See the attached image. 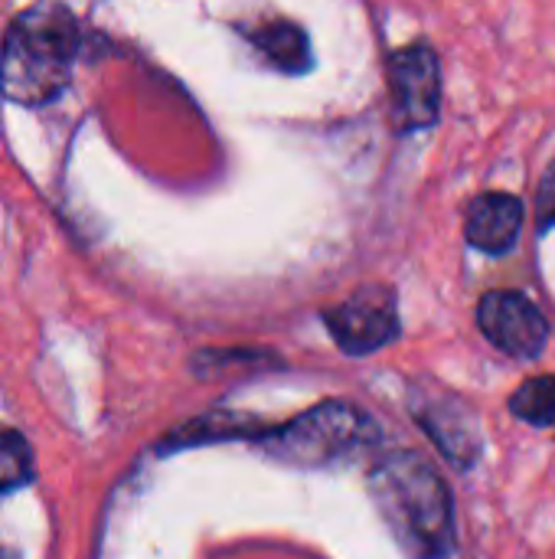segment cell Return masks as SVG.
<instances>
[{
	"label": "cell",
	"instance_id": "cell-1",
	"mask_svg": "<svg viewBox=\"0 0 555 559\" xmlns=\"http://www.w3.org/2000/svg\"><path fill=\"white\" fill-rule=\"evenodd\" d=\"M82 49L75 13L62 0H36L20 10L0 43V95L23 108L59 98Z\"/></svg>",
	"mask_w": 555,
	"mask_h": 559
},
{
	"label": "cell",
	"instance_id": "cell-2",
	"mask_svg": "<svg viewBox=\"0 0 555 559\" xmlns=\"http://www.w3.org/2000/svg\"><path fill=\"white\" fill-rule=\"evenodd\" d=\"M370 498L412 559H445L455 550L451 491L429 459L415 452L383 455L370 472Z\"/></svg>",
	"mask_w": 555,
	"mask_h": 559
},
{
	"label": "cell",
	"instance_id": "cell-3",
	"mask_svg": "<svg viewBox=\"0 0 555 559\" xmlns=\"http://www.w3.org/2000/svg\"><path fill=\"white\" fill-rule=\"evenodd\" d=\"M370 442H376L373 419L350 403L330 400L285 426H268V432L255 445H262L278 462L298 468H321L370 449Z\"/></svg>",
	"mask_w": 555,
	"mask_h": 559
},
{
	"label": "cell",
	"instance_id": "cell-4",
	"mask_svg": "<svg viewBox=\"0 0 555 559\" xmlns=\"http://www.w3.org/2000/svg\"><path fill=\"white\" fill-rule=\"evenodd\" d=\"M334 344L350 357H366L399 337V301L386 285H363L347 301L324 308Z\"/></svg>",
	"mask_w": 555,
	"mask_h": 559
},
{
	"label": "cell",
	"instance_id": "cell-5",
	"mask_svg": "<svg viewBox=\"0 0 555 559\" xmlns=\"http://www.w3.org/2000/svg\"><path fill=\"white\" fill-rule=\"evenodd\" d=\"M396 124L402 131H419L438 121L442 105V66L429 43L396 49L389 56Z\"/></svg>",
	"mask_w": 555,
	"mask_h": 559
},
{
	"label": "cell",
	"instance_id": "cell-6",
	"mask_svg": "<svg viewBox=\"0 0 555 559\" xmlns=\"http://www.w3.org/2000/svg\"><path fill=\"white\" fill-rule=\"evenodd\" d=\"M478 324L484 337L517 360H533L550 341L543 311L520 292H487L478 305Z\"/></svg>",
	"mask_w": 555,
	"mask_h": 559
},
{
	"label": "cell",
	"instance_id": "cell-7",
	"mask_svg": "<svg viewBox=\"0 0 555 559\" xmlns=\"http://www.w3.org/2000/svg\"><path fill=\"white\" fill-rule=\"evenodd\" d=\"M523 229V203L514 193H481L471 200L468 206V223H464V236L474 249L487 252V255H504L517 246Z\"/></svg>",
	"mask_w": 555,
	"mask_h": 559
},
{
	"label": "cell",
	"instance_id": "cell-8",
	"mask_svg": "<svg viewBox=\"0 0 555 559\" xmlns=\"http://www.w3.org/2000/svg\"><path fill=\"white\" fill-rule=\"evenodd\" d=\"M415 419L422 423V429L432 436V442L461 468H468L474 459H478V432H474V423L471 416L448 403V400H429L425 406H412Z\"/></svg>",
	"mask_w": 555,
	"mask_h": 559
},
{
	"label": "cell",
	"instance_id": "cell-9",
	"mask_svg": "<svg viewBox=\"0 0 555 559\" xmlns=\"http://www.w3.org/2000/svg\"><path fill=\"white\" fill-rule=\"evenodd\" d=\"M245 36L275 69H281L288 75H301L314 66L311 39L298 23L272 20V23H258L255 29H245Z\"/></svg>",
	"mask_w": 555,
	"mask_h": 559
},
{
	"label": "cell",
	"instance_id": "cell-10",
	"mask_svg": "<svg viewBox=\"0 0 555 559\" xmlns=\"http://www.w3.org/2000/svg\"><path fill=\"white\" fill-rule=\"evenodd\" d=\"M36 475V462H33V449L29 442L0 423V495H10L23 485H29Z\"/></svg>",
	"mask_w": 555,
	"mask_h": 559
},
{
	"label": "cell",
	"instance_id": "cell-11",
	"mask_svg": "<svg viewBox=\"0 0 555 559\" xmlns=\"http://www.w3.org/2000/svg\"><path fill=\"white\" fill-rule=\"evenodd\" d=\"M510 413L530 426H553L555 423V377H533L520 383V390L510 396Z\"/></svg>",
	"mask_w": 555,
	"mask_h": 559
},
{
	"label": "cell",
	"instance_id": "cell-12",
	"mask_svg": "<svg viewBox=\"0 0 555 559\" xmlns=\"http://www.w3.org/2000/svg\"><path fill=\"white\" fill-rule=\"evenodd\" d=\"M536 226L540 233H550L555 226V160L546 167L540 193H536Z\"/></svg>",
	"mask_w": 555,
	"mask_h": 559
},
{
	"label": "cell",
	"instance_id": "cell-13",
	"mask_svg": "<svg viewBox=\"0 0 555 559\" xmlns=\"http://www.w3.org/2000/svg\"><path fill=\"white\" fill-rule=\"evenodd\" d=\"M0 559H20L16 554H10V550H0Z\"/></svg>",
	"mask_w": 555,
	"mask_h": 559
}]
</instances>
